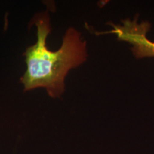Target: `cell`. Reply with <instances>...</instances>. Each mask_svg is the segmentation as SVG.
I'll list each match as a JSON object with an SVG mask.
<instances>
[{"instance_id": "7a4b0ae2", "label": "cell", "mask_w": 154, "mask_h": 154, "mask_svg": "<svg viewBox=\"0 0 154 154\" xmlns=\"http://www.w3.org/2000/svg\"><path fill=\"white\" fill-rule=\"evenodd\" d=\"M137 19L134 20L125 19L121 24H111L113 29L107 32L99 33L113 34L121 41L128 42L132 45V52L138 59L154 57V42L147 37L150 29L148 22H138Z\"/></svg>"}, {"instance_id": "6da1fadb", "label": "cell", "mask_w": 154, "mask_h": 154, "mask_svg": "<svg viewBox=\"0 0 154 154\" xmlns=\"http://www.w3.org/2000/svg\"><path fill=\"white\" fill-rule=\"evenodd\" d=\"M36 28V43L23 54L26 69L20 79L24 91L44 88L49 96L59 98L65 91V79L71 69L79 66L87 59L86 42L76 29L69 28L57 51L47 47L51 32L48 11L36 14L32 19Z\"/></svg>"}]
</instances>
